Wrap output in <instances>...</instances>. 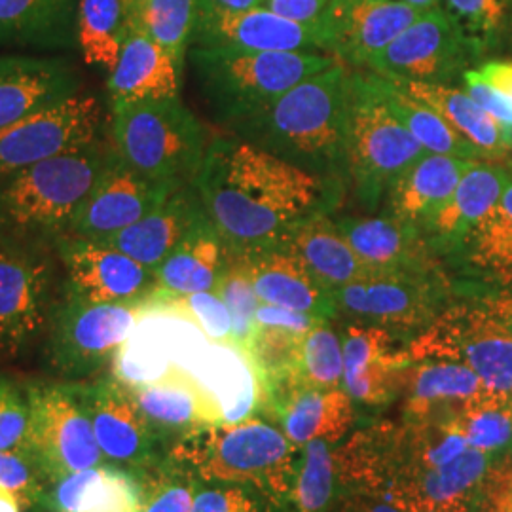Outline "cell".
Masks as SVG:
<instances>
[{
	"label": "cell",
	"mask_w": 512,
	"mask_h": 512,
	"mask_svg": "<svg viewBox=\"0 0 512 512\" xmlns=\"http://www.w3.org/2000/svg\"><path fill=\"white\" fill-rule=\"evenodd\" d=\"M194 186L226 251L236 255L275 247L300 222L332 215L346 190L236 135L211 139Z\"/></svg>",
	"instance_id": "obj_1"
},
{
	"label": "cell",
	"mask_w": 512,
	"mask_h": 512,
	"mask_svg": "<svg viewBox=\"0 0 512 512\" xmlns=\"http://www.w3.org/2000/svg\"><path fill=\"white\" fill-rule=\"evenodd\" d=\"M348 71L349 67L338 61L313 74L234 129L232 135L311 175L346 183Z\"/></svg>",
	"instance_id": "obj_2"
},
{
	"label": "cell",
	"mask_w": 512,
	"mask_h": 512,
	"mask_svg": "<svg viewBox=\"0 0 512 512\" xmlns=\"http://www.w3.org/2000/svg\"><path fill=\"white\" fill-rule=\"evenodd\" d=\"M300 446L260 416L203 427L177 440L169 456L203 484H234L260 495L270 511L293 486Z\"/></svg>",
	"instance_id": "obj_3"
},
{
	"label": "cell",
	"mask_w": 512,
	"mask_h": 512,
	"mask_svg": "<svg viewBox=\"0 0 512 512\" xmlns=\"http://www.w3.org/2000/svg\"><path fill=\"white\" fill-rule=\"evenodd\" d=\"M110 148L103 137L2 179L0 238L54 245L69 236Z\"/></svg>",
	"instance_id": "obj_4"
},
{
	"label": "cell",
	"mask_w": 512,
	"mask_h": 512,
	"mask_svg": "<svg viewBox=\"0 0 512 512\" xmlns=\"http://www.w3.org/2000/svg\"><path fill=\"white\" fill-rule=\"evenodd\" d=\"M188 59L207 107L230 133L296 84L340 61L321 52H238L196 46L190 48Z\"/></svg>",
	"instance_id": "obj_5"
},
{
	"label": "cell",
	"mask_w": 512,
	"mask_h": 512,
	"mask_svg": "<svg viewBox=\"0 0 512 512\" xmlns=\"http://www.w3.org/2000/svg\"><path fill=\"white\" fill-rule=\"evenodd\" d=\"M427 150L391 110L380 74L348 71L346 184L366 213L378 211L387 192Z\"/></svg>",
	"instance_id": "obj_6"
},
{
	"label": "cell",
	"mask_w": 512,
	"mask_h": 512,
	"mask_svg": "<svg viewBox=\"0 0 512 512\" xmlns=\"http://www.w3.org/2000/svg\"><path fill=\"white\" fill-rule=\"evenodd\" d=\"M109 109L110 145L131 169L154 183L194 184L211 137L181 95Z\"/></svg>",
	"instance_id": "obj_7"
},
{
	"label": "cell",
	"mask_w": 512,
	"mask_h": 512,
	"mask_svg": "<svg viewBox=\"0 0 512 512\" xmlns=\"http://www.w3.org/2000/svg\"><path fill=\"white\" fill-rule=\"evenodd\" d=\"M147 315L143 304H93L59 291L42 336V361L63 382L109 366Z\"/></svg>",
	"instance_id": "obj_8"
},
{
	"label": "cell",
	"mask_w": 512,
	"mask_h": 512,
	"mask_svg": "<svg viewBox=\"0 0 512 512\" xmlns=\"http://www.w3.org/2000/svg\"><path fill=\"white\" fill-rule=\"evenodd\" d=\"M54 245L0 238V353L18 357L42 340L59 285Z\"/></svg>",
	"instance_id": "obj_9"
},
{
	"label": "cell",
	"mask_w": 512,
	"mask_h": 512,
	"mask_svg": "<svg viewBox=\"0 0 512 512\" xmlns=\"http://www.w3.org/2000/svg\"><path fill=\"white\" fill-rule=\"evenodd\" d=\"M414 361L440 359L469 366L486 391L512 403V334L478 302H454L408 344Z\"/></svg>",
	"instance_id": "obj_10"
},
{
	"label": "cell",
	"mask_w": 512,
	"mask_h": 512,
	"mask_svg": "<svg viewBox=\"0 0 512 512\" xmlns=\"http://www.w3.org/2000/svg\"><path fill=\"white\" fill-rule=\"evenodd\" d=\"M330 294L336 317L384 327L408 342L456 302L448 274H370Z\"/></svg>",
	"instance_id": "obj_11"
},
{
	"label": "cell",
	"mask_w": 512,
	"mask_h": 512,
	"mask_svg": "<svg viewBox=\"0 0 512 512\" xmlns=\"http://www.w3.org/2000/svg\"><path fill=\"white\" fill-rule=\"evenodd\" d=\"M25 391L31 408L29 452L50 482L107 465L76 382H29Z\"/></svg>",
	"instance_id": "obj_12"
},
{
	"label": "cell",
	"mask_w": 512,
	"mask_h": 512,
	"mask_svg": "<svg viewBox=\"0 0 512 512\" xmlns=\"http://www.w3.org/2000/svg\"><path fill=\"white\" fill-rule=\"evenodd\" d=\"M105 101L82 92L0 131V181L105 137Z\"/></svg>",
	"instance_id": "obj_13"
},
{
	"label": "cell",
	"mask_w": 512,
	"mask_h": 512,
	"mask_svg": "<svg viewBox=\"0 0 512 512\" xmlns=\"http://www.w3.org/2000/svg\"><path fill=\"white\" fill-rule=\"evenodd\" d=\"M76 384L107 465L137 475L167 456L164 440L148 421L128 385L114 374Z\"/></svg>",
	"instance_id": "obj_14"
},
{
	"label": "cell",
	"mask_w": 512,
	"mask_h": 512,
	"mask_svg": "<svg viewBox=\"0 0 512 512\" xmlns=\"http://www.w3.org/2000/svg\"><path fill=\"white\" fill-rule=\"evenodd\" d=\"M476 55L442 8L423 12L368 69L389 80L450 86L469 71Z\"/></svg>",
	"instance_id": "obj_15"
},
{
	"label": "cell",
	"mask_w": 512,
	"mask_h": 512,
	"mask_svg": "<svg viewBox=\"0 0 512 512\" xmlns=\"http://www.w3.org/2000/svg\"><path fill=\"white\" fill-rule=\"evenodd\" d=\"M61 291L93 304H143L156 291V275L107 241L63 236L54 243Z\"/></svg>",
	"instance_id": "obj_16"
},
{
	"label": "cell",
	"mask_w": 512,
	"mask_h": 512,
	"mask_svg": "<svg viewBox=\"0 0 512 512\" xmlns=\"http://www.w3.org/2000/svg\"><path fill=\"white\" fill-rule=\"evenodd\" d=\"M192 46L238 52H327L321 29L281 18L260 6L228 10L211 0H198Z\"/></svg>",
	"instance_id": "obj_17"
},
{
	"label": "cell",
	"mask_w": 512,
	"mask_h": 512,
	"mask_svg": "<svg viewBox=\"0 0 512 512\" xmlns=\"http://www.w3.org/2000/svg\"><path fill=\"white\" fill-rule=\"evenodd\" d=\"M179 188L183 186L154 183L143 177L141 173L131 169L114 152V148H110L109 160L69 236L109 241L118 232L126 230L133 222L154 211Z\"/></svg>",
	"instance_id": "obj_18"
},
{
	"label": "cell",
	"mask_w": 512,
	"mask_h": 512,
	"mask_svg": "<svg viewBox=\"0 0 512 512\" xmlns=\"http://www.w3.org/2000/svg\"><path fill=\"white\" fill-rule=\"evenodd\" d=\"M344 348V389L357 406L380 408L403 395L406 370L414 363L401 336L391 330L348 321L340 330Z\"/></svg>",
	"instance_id": "obj_19"
},
{
	"label": "cell",
	"mask_w": 512,
	"mask_h": 512,
	"mask_svg": "<svg viewBox=\"0 0 512 512\" xmlns=\"http://www.w3.org/2000/svg\"><path fill=\"white\" fill-rule=\"evenodd\" d=\"M421 14L404 0H332L323 23L327 52L346 67H368Z\"/></svg>",
	"instance_id": "obj_20"
},
{
	"label": "cell",
	"mask_w": 512,
	"mask_h": 512,
	"mask_svg": "<svg viewBox=\"0 0 512 512\" xmlns=\"http://www.w3.org/2000/svg\"><path fill=\"white\" fill-rule=\"evenodd\" d=\"M353 251L372 274H448L446 262L420 228L387 213L376 217H334Z\"/></svg>",
	"instance_id": "obj_21"
},
{
	"label": "cell",
	"mask_w": 512,
	"mask_h": 512,
	"mask_svg": "<svg viewBox=\"0 0 512 512\" xmlns=\"http://www.w3.org/2000/svg\"><path fill=\"white\" fill-rule=\"evenodd\" d=\"M82 92V73L67 57L2 55L0 131Z\"/></svg>",
	"instance_id": "obj_22"
},
{
	"label": "cell",
	"mask_w": 512,
	"mask_h": 512,
	"mask_svg": "<svg viewBox=\"0 0 512 512\" xmlns=\"http://www.w3.org/2000/svg\"><path fill=\"white\" fill-rule=\"evenodd\" d=\"M128 387L164 442L175 444L192 431L224 423L215 393L179 363H173L150 382Z\"/></svg>",
	"instance_id": "obj_23"
},
{
	"label": "cell",
	"mask_w": 512,
	"mask_h": 512,
	"mask_svg": "<svg viewBox=\"0 0 512 512\" xmlns=\"http://www.w3.org/2000/svg\"><path fill=\"white\" fill-rule=\"evenodd\" d=\"M509 177L511 162H473L448 202L440 205L439 211L421 226V234L446 264L458 258L476 226L490 215Z\"/></svg>",
	"instance_id": "obj_24"
},
{
	"label": "cell",
	"mask_w": 512,
	"mask_h": 512,
	"mask_svg": "<svg viewBox=\"0 0 512 512\" xmlns=\"http://www.w3.org/2000/svg\"><path fill=\"white\" fill-rule=\"evenodd\" d=\"M495 458L467 448L442 467L397 478L385 497L406 512H478L484 478Z\"/></svg>",
	"instance_id": "obj_25"
},
{
	"label": "cell",
	"mask_w": 512,
	"mask_h": 512,
	"mask_svg": "<svg viewBox=\"0 0 512 512\" xmlns=\"http://www.w3.org/2000/svg\"><path fill=\"white\" fill-rule=\"evenodd\" d=\"M486 393L478 374L456 361L421 359L406 370L404 421L450 423L459 410Z\"/></svg>",
	"instance_id": "obj_26"
},
{
	"label": "cell",
	"mask_w": 512,
	"mask_h": 512,
	"mask_svg": "<svg viewBox=\"0 0 512 512\" xmlns=\"http://www.w3.org/2000/svg\"><path fill=\"white\" fill-rule=\"evenodd\" d=\"M183 65L145 33L126 27L118 61L107 80V103H139L179 97Z\"/></svg>",
	"instance_id": "obj_27"
},
{
	"label": "cell",
	"mask_w": 512,
	"mask_h": 512,
	"mask_svg": "<svg viewBox=\"0 0 512 512\" xmlns=\"http://www.w3.org/2000/svg\"><path fill=\"white\" fill-rule=\"evenodd\" d=\"M264 414L277 418L285 435L300 448L319 439L340 444L355 427L357 404L344 387H294L272 401Z\"/></svg>",
	"instance_id": "obj_28"
},
{
	"label": "cell",
	"mask_w": 512,
	"mask_h": 512,
	"mask_svg": "<svg viewBox=\"0 0 512 512\" xmlns=\"http://www.w3.org/2000/svg\"><path fill=\"white\" fill-rule=\"evenodd\" d=\"M205 213L196 186L186 184L107 243L154 272Z\"/></svg>",
	"instance_id": "obj_29"
},
{
	"label": "cell",
	"mask_w": 512,
	"mask_h": 512,
	"mask_svg": "<svg viewBox=\"0 0 512 512\" xmlns=\"http://www.w3.org/2000/svg\"><path fill=\"white\" fill-rule=\"evenodd\" d=\"M245 256L260 302L304 311L329 321L336 317L332 294L308 272L298 256L283 247Z\"/></svg>",
	"instance_id": "obj_30"
},
{
	"label": "cell",
	"mask_w": 512,
	"mask_h": 512,
	"mask_svg": "<svg viewBox=\"0 0 512 512\" xmlns=\"http://www.w3.org/2000/svg\"><path fill=\"white\" fill-rule=\"evenodd\" d=\"M302 260L327 291H336L372 272L353 251L332 215H317L300 222L275 245Z\"/></svg>",
	"instance_id": "obj_31"
},
{
	"label": "cell",
	"mask_w": 512,
	"mask_h": 512,
	"mask_svg": "<svg viewBox=\"0 0 512 512\" xmlns=\"http://www.w3.org/2000/svg\"><path fill=\"white\" fill-rule=\"evenodd\" d=\"M471 160L425 152L397 183L384 200V213L421 228L448 202L458 188Z\"/></svg>",
	"instance_id": "obj_32"
},
{
	"label": "cell",
	"mask_w": 512,
	"mask_h": 512,
	"mask_svg": "<svg viewBox=\"0 0 512 512\" xmlns=\"http://www.w3.org/2000/svg\"><path fill=\"white\" fill-rule=\"evenodd\" d=\"M80 0H0V44L37 50L78 48Z\"/></svg>",
	"instance_id": "obj_33"
},
{
	"label": "cell",
	"mask_w": 512,
	"mask_h": 512,
	"mask_svg": "<svg viewBox=\"0 0 512 512\" xmlns=\"http://www.w3.org/2000/svg\"><path fill=\"white\" fill-rule=\"evenodd\" d=\"M226 247L205 213L181 243L154 270L156 291L165 294L215 293Z\"/></svg>",
	"instance_id": "obj_34"
},
{
	"label": "cell",
	"mask_w": 512,
	"mask_h": 512,
	"mask_svg": "<svg viewBox=\"0 0 512 512\" xmlns=\"http://www.w3.org/2000/svg\"><path fill=\"white\" fill-rule=\"evenodd\" d=\"M389 80V78H387ZM401 92L431 107L452 128L480 148L490 160H505L512 152V131L501 126L494 116L480 109L475 101L454 86L389 80Z\"/></svg>",
	"instance_id": "obj_35"
},
{
	"label": "cell",
	"mask_w": 512,
	"mask_h": 512,
	"mask_svg": "<svg viewBox=\"0 0 512 512\" xmlns=\"http://www.w3.org/2000/svg\"><path fill=\"white\" fill-rule=\"evenodd\" d=\"M471 274L482 275L501 285L512 283V162L511 177L490 215L476 226L458 258Z\"/></svg>",
	"instance_id": "obj_36"
},
{
	"label": "cell",
	"mask_w": 512,
	"mask_h": 512,
	"mask_svg": "<svg viewBox=\"0 0 512 512\" xmlns=\"http://www.w3.org/2000/svg\"><path fill=\"white\" fill-rule=\"evenodd\" d=\"M342 494L336 444L311 440L302 446L293 486L274 512H334Z\"/></svg>",
	"instance_id": "obj_37"
},
{
	"label": "cell",
	"mask_w": 512,
	"mask_h": 512,
	"mask_svg": "<svg viewBox=\"0 0 512 512\" xmlns=\"http://www.w3.org/2000/svg\"><path fill=\"white\" fill-rule=\"evenodd\" d=\"M126 27L160 44L183 65L192 48L198 0H124Z\"/></svg>",
	"instance_id": "obj_38"
},
{
	"label": "cell",
	"mask_w": 512,
	"mask_h": 512,
	"mask_svg": "<svg viewBox=\"0 0 512 512\" xmlns=\"http://www.w3.org/2000/svg\"><path fill=\"white\" fill-rule=\"evenodd\" d=\"M382 80H384L389 107L397 114V118L403 122L406 129L412 133V137L427 152L454 156V158L471 160V162L490 160L480 148L475 147L469 139H465L444 118H440L439 114L431 107H427L418 99L401 92L384 76H382Z\"/></svg>",
	"instance_id": "obj_39"
},
{
	"label": "cell",
	"mask_w": 512,
	"mask_h": 512,
	"mask_svg": "<svg viewBox=\"0 0 512 512\" xmlns=\"http://www.w3.org/2000/svg\"><path fill=\"white\" fill-rule=\"evenodd\" d=\"M76 38L86 65L110 73L126 38L124 0H80Z\"/></svg>",
	"instance_id": "obj_40"
},
{
	"label": "cell",
	"mask_w": 512,
	"mask_h": 512,
	"mask_svg": "<svg viewBox=\"0 0 512 512\" xmlns=\"http://www.w3.org/2000/svg\"><path fill=\"white\" fill-rule=\"evenodd\" d=\"M446 425L459 433L469 444V448L492 456L511 454V401L499 399L486 391L475 401L465 404Z\"/></svg>",
	"instance_id": "obj_41"
},
{
	"label": "cell",
	"mask_w": 512,
	"mask_h": 512,
	"mask_svg": "<svg viewBox=\"0 0 512 512\" xmlns=\"http://www.w3.org/2000/svg\"><path fill=\"white\" fill-rule=\"evenodd\" d=\"M147 315H165L188 323L209 344L232 348V317L217 293L150 294Z\"/></svg>",
	"instance_id": "obj_42"
},
{
	"label": "cell",
	"mask_w": 512,
	"mask_h": 512,
	"mask_svg": "<svg viewBox=\"0 0 512 512\" xmlns=\"http://www.w3.org/2000/svg\"><path fill=\"white\" fill-rule=\"evenodd\" d=\"M139 511L192 512L196 494L203 482L183 463L169 454L160 463L137 473Z\"/></svg>",
	"instance_id": "obj_43"
},
{
	"label": "cell",
	"mask_w": 512,
	"mask_h": 512,
	"mask_svg": "<svg viewBox=\"0 0 512 512\" xmlns=\"http://www.w3.org/2000/svg\"><path fill=\"white\" fill-rule=\"evenodd\" d=\"M215 293L219 294L232 317V348L245 355L255 334V313L260 304L247 256L226 251Z\"/></svg>",
	"instance_id": "obj_44"
},
{
	"label": "cell",
	"mask_w": 512,
	"mask_h": 512,
	"mask_svg": "<svg viewBox=\"0 0 512 512\" xmlns=\"http://www.w3.org/2000/svg\"><path fill=\"white\" fill-rule=\"evenodd\" d=\"M512 0H440L442 12L476 57L490 52L507 29Z\"/></svg>",
	"instance_id": "obj_45"
},
{
	"label": "cell",
	"mask_w": 512,
	"mask_h": 512,
	"mask_svg": "<svg viewBox=\"0 0 512 512\" xmlns=\"http://www.w3.org/2000/svg\"><path fill=\"white\" fill-rule=\"evenodd\" d=\"M298 387L336 389L344 387V348L342 336L325 321L311 329L300 355Z\"/></svg>",
	"instance_id": "obj_46"
},
{
	"label": "cell",
	"mask_w": 512,
	"mask_h": 512,
	"mask_svg": "<svg viewBox=\"0 0 512 512\" xmlns=\"http://www.w3.org/2000/svg\"><path fill=\"white\" fill-rule=\"evenodd\" d=\"M118 467L99 465L59 476L48 484L42 501L46 512H86L109 494L120 476Z\"/></svg>",
	"instance_id": "obj_47"
},
{
	"label": "cell",
	"mask_w": 512,
	"mask_h": 512,
	"mask_svg": "<svg viewBox=\"0 0 512 512\" xmlns=\"http://www.w3.org/2000/svg\"><path fill=\"white\" fill-rule=\"evenodd\" d=\"M48 484L29 450H0V492L10 495L21 511L42 509Z\"/></svg>",
	"instance_id": "obj_48"
},
{
	"label": "cell",
	"mask_w": 512,
	"mask_h": 512,
	"mask_svg": "<svg viewBox=\"0 0 512 512\" xmlns=\"http://www.w3.org/2000/svg\"><path fill=\"white\" fill-rule=\"evenodd\" d=\"M29 423L25 385L0 376V450H29Z\"/></svg>",
	"instance_id": "obj_49"
},
{
	"label": "cell",
	"mask_w": 512,
	"mask_h": 512,
	"mask_svg": "<svg viewBox=\"0 0 512 512\" xmlns=\"http://www.w3.org/2000/svg\"><path fill=\"white\" fill-rule=\"evenodd\" d=\"M266 503L249 488L234 484H202L192 512H266Z\"/></svg>",
	"instance_id": "obj_50"
},
{
	"label": "cell",
	"mask_w": 512,
	"mask_h": 512,
	"mask_svg": "<svg viewBox=\"0 0 512 512\" xmlns=\"http://www.w3.org/2000/svg\"><path fill=\"white\" fill-rule=\"evenodd\" d=\"M478 512H512V454L494 459L484 478Z\"/></svg>",
	"instance_id": "obj_51"
},
{
	"label": "cell",
	"mask_w": 512,
	"mask_h": 512,
	"mask_svg": "<svg viewBox=\"0 0 512 512\" xmlns=\"http://www.w3.org/2000/svg\"><path fill=\"white\" fill-rule=\"evenodd\" d=\"M463 90L475 101L480 109L486 110L490 116L512 131V103L501 93L494 90L476 69H469L463 74Z\"/></svg>",
	"instance_id": "obj_52"
},
{
	"label": "cell",
	"mask_w": 512,
	"mask_h": 512,
	"mask_svg": "<svg viewBox=\"0 0 512 512\" xmlns=\"http://www.w3.org/2000/svg\"><path fill=\"white\" fill-rule=\"evenodd\" d=\"M325 321H329V319H321L311 313L289 310V308L272 306V304H264V302L258 304L255 313V327H277V329L294 330V332H302V334H308L311 329H315L317 325H321Z\"/></svg>",
	"instance_id": "obj_53"
},
{
	"label": "cell",
	"mask_w": 512,
	"mask_h": 512,
	"mask_svg": "<svg viewBox=\"0 0 512 512\" xmlns=\"http://www.w3.org/2000/svg\"><path fill=\"white\" fill-rule=\"evenodd\" d=\"M332 0H264V8L281 18L293 19L323 31ZM325 35V33H323Z\"/></svg>",
	"instance_id": "obj_54"
},
{
	"label": "cell",
	"mask_w": 512,
	"mask_h": 512,
	"mask_svg": "<svg viewBox=\"0 0 512 512\" xmlns=\"http://www.w3.org/2000/svg\"><path fill=\"white\" fill-rule=\"evenodd\" d=\"M139 511V484L133 473L120 471L112 490L93 509L86 512H137Z\"/></svg>",
	"instance_id": "obj_55"
},
{
	"label": "cell",
	"mask_w": 512,
	"mask_h": 512,
	"mask_svg": "<svg viewBox=\"0 0 512 512\" xmlns=\"http://www.w3.org/2000/svg\"><path fill=\"white\" fill-rule=\"evenodd\" d=\"M334 512H406L384 495L370 492H344Z\"/></svg>",
	"instance_id": "obj_56"
},
{
	"label": "cell",
	"mask_w": 512,
	"mask_h": 512,
	"mask_svg": "<svg viewBox=\"0 0 512 512\" xmlns=\"http://www.w3.org/2000/svg\"><path fill=\"white\" fill-rule=\"evenodd\" d=\"M480 308L486 311L499 327L512 334V283L503 285L494 293L484 294L476 298Z\"/></svg>",
	"instance_id": "obj_57"
},
{
	"label": "cell",
	"mask_w": 512,
	"mask_h": 512,
	"mask_svg": "<svg viewBox=\"0 0 512 512\" xmlns=\"http://www.w3.org/2000/svg\"><path fill=\"white\" fill-rule=\"evenodd\" d=\"M476 73L512 103V61H488Z\"/></svg>",
	"instance_id": "obj_58"
},
{
	"label": "cell",
	"mask_w": 512,
	"mask_h": 512,
	"mask_svg": "<svg viewBox=\"0 0 512 512\" xmlns=\"http://www.w3.org/2000/svg\"><path fill=\"white\" fill-rule=\"evenodd\" d=\"M228 10H253L264 6V0H211Z\"/></svg>",
	"instance_id": "obj_59"
},
{
	"label": "cell",
	"mask_w": 512,
	"mask_h": 512,
	"mask_svg": "<svg viewBox=\"0 0 512 512\" xmlns=\"http://www.w3.org/2000/svg\"><path fill=\"white\" fill-rule=\"evenodd\" d=\"M404 2L412 4L414 8H418L421 12H429V10L440 8V0H404Z\"/></svg>",
	"instance_id": "obj_60"
},
{
	"label": "cell",
	"mask_w": 512,
	"mask_h": 512,
	"mask_svg": "<svg viewBox=\"0 0 512 512\" xmlns=\"http://www.w3.org/2000/svg\"><path fill=\"white\" fill-rule=\"evenodd\" d=\"M507 29H509V35L512 38V4H511V12H509V23H507Z\"/></svg>",
	"instance_id": "obj_61"
}]
</instances>
